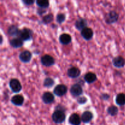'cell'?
Returning a JSON list of instances; mask_svg holds the SVG:
<instances>
[{
  "label": "cell",
  "mask_w": 125,
  "mask_h": 125,
  "mask_svg": "<svg viewBox=\"0 0 125 125\" xmlns=\"http://www.w3.org/2000/svg\"><path fill=\"white\" fill-rule=\"evenodd\" d=\"M32 58V54L28 50L23 51L20 54L19 59L23 63H28L31 61Z\"/></svg>",
  "instance_id": "cell-8"
},
{
  "label": "cell",
  "mask_w": 125,
  "mask_h": 125,
  "mask_svg": "<svg viewBox=\"0 0 125 125\" xmlns=\"http://www.w3.org/2000/svg\"><path fill=\"white\" fill-rule=\"evenodd\" d=\"M81 70L75 67H71L67 70V75L71 78H77L80 76Z\"/></svg>",
  "instance_id": "cell-9"
},
{
  "label": "cell",
  "mask_w": 125,
  "mask_h": 125,
  "mask_svg": "<svg viewBox=\"0 0 125 125\" xmlns=\"http://www.w3.org/2000/svg\"><path fill=\"white\" fill-rule=\"evenodd\" d=\"M9 43L12 47L14 48H18L23 45V41L19 37L13 38L9 42Z\"/></svg>",
  "instance_id": "cell-17"
},
{
  "label": "cell",
  "mask_w": 125,
  "mask_h": 125,
  "mask_svg": "<svg viewBox=\"0 0 125 125\" xmlns=\"http://www.w3.org/2000/svg\"><path fill=\"white\" fill-rule=\"evenodd\" d=\"M70 93L72 96L78 97L83 93V89L79 84H74L70 88Z\"/></svg>",
  "instance_id": "cell-5"
},
{
  "label": "cell",
  "mask_w": 125,
  "mask_h": 125,
  "mask_svg": "<svg viewBox=\"0 0 125 125\" xmlns=\"http://www.w3.org/2000/svg\"><path fill=\"white\" fill-rule=\"evenodd\" d=\"M112 63L116 68H122L125 65V59L122 56H117L113 59Z\"/></svg>",
  "instance_id": "cell-10"
},
{
  "label": "cell",
  "mask_w": 125,
  "mask_h": 125,
  "mask_svg": "<svg viewBox=\"0 0 125 125\" xmlns=\"http://www.w3.org/2000/svg\"><path fill=\"white\" fill-rule=\"evenodd\" d=\"M11 103L17 106H20L24 103V98L21 95H16L11 98Z\"/></svg>",
  "instance_id": "cell-14"
},
{
  "label": "cell",
  "mask_w": 125,
  "mask_h": 125,
  "mask_svg": "<svg viewBox=\"0 0 125 125\" xmlns=\"http://www.w3.org/2000/svg\"><path fill=\"white\" fill-rule=\"evenodd\" d=\"M81 122V118L77 114H72L68 118V122L72 125H80Z\"/></svg>",
  "instance_id": "cell-12"
},
{
  "label": "cell",
  "mask_w": 125,
  "mask_h": 125,
  "mask_svg": "<svg viewBox=\"0 0 125 125\" xmlns=\"http://www.w3.org/2000/svg\"><path fill=\"white\" fill-rule=\"evenodd\" d=\"M36 4L41 9L48 8L50 6V2L47 0H37Z\"/></svg>",
  "instance_id": "cell-22"
},
{
  "label": "cell",
  "mask_w": 125,
  "mask_h": 125,
  "mask_svg": "<svg viewBox=\"0 0 125 125\" xmlns=\"http://www.w3.org/2000/svg\"><path fill=\"white\" fill-rule=\"evenodd\" d=\"M109 95H107V94H103L101 95V98L104 100H107L109 98Z\"/></svg>",
  "instance_id": "cell-31"
},
{
  "label": "cell",
  "mask_w": 125,
  "mask_h": 125,
  "mask_svg": "<svg viewBox=\"0 0 125 125\" xmlns=\"http://www.w3.org/2000/svg\"><path fill=\"white\" fill-rule=\"evenodd\" d=\"M115 103L120 106H123L125 105V94L123 93L118 94L116 96Z\"/></svg>",
  "instance_id": "cell-21"
},
{
  "label": "cell",
  "mask_w": 125,
  "mask_h": 125,
  "mask_svg": "<svg viewBox=\"0 0 125 125\" xmlns=\"http://www.w3.org/2000/svg\"><path fill=\"white\" fill-rule=\"evenodd\" d=\"M20 30L18 29V27L15 25H11L9 27L8 30H7V33L10 36L15 37L18 36Z\"/></svg>",
  "instance_id": "cell-20"
},
{
  "label": "cell",
  "mask_w": 125,
  "mask_h": 125,
  "mask_svg": "<svg viewBox=\"0 0 125 125\" xmlns=\"http://www.w3.org/2000/svg\"><path fill=\"white\" fill-rule=\"evenodd\" d=\"M42 101L45 104H51L54 101V96L52 93L46 92L42 95Z\"/></svg>",
  "instance_id": "cell-11"
},
{
  "label": "cell",
  "mask_w": 125,
  "mask_h": 125,
  "mask_svg": "<svg viewBox=\"0 0 125 125\" xmlns=\"http://www.w3.org/2000/svg\"><path fill=\"white\" fill-rule=\"evenodd\" d=\"M119 15L116 11L112 10L109 12L105 17V20L107 24H112L118 21Z\"/></svg>",
  "instance_id": "cell-3"
},
{
  "label": "cell",
  "mask_w": 125,
  "mask_h": 125,
  "mask_svg": "<svg viewBox=\"0 0 125 125\" xmlns=\"http://www.w3.org/2000/svg\"><path fill=\"white\" fill-rule=\"evenodd\" d=\"M65 15L64 13H58V14L57 15V16H56V21H57V23H59V24H62V23L65 21Z\"/></svg>",
  "instance_id": "cell-26"
},
{
  "label": "cell",
  "mask_w": 125,
  "mask_h": 125,
  "mask_svg": "<svg viewBox=\"0 0 125 125\" xmlns=\"http://www.w3.org/2000/svg\"><path fill=\"white\" fill-rule=\"evenodd\" d=\"M55 110H60V111H63V112H65L66 109L63 106H62V105H61V104H59L56 106Z\"/></svg>",
  "instance_id": "cell-29"
},
{
  "label": "cell",
  "mask_w": 125,
  "mask_h": 125,
  "mask_svg": "<svg viewBox=\"0 0 125 125\" xmlns=\"http://www.w3.org/2000/svg\"><path fill=\"white\" fill-rule=\"evenodd\" d=\"M32 35L33 32L31 29L27 28H24L21 30H20L18 37L23 41H28L32 39Z\"/></svg>",
  "instance_id": "cell-2"
},
{
  "label": "cell",
  "mask_w": 125,
  "mask_h": 125,
  "mask_svg": "<svg viewBox=\"0 0 125 125\" xmlns=\"http://www.w3.org/2000/svg\"><path fill=\"white\" fill-rule=\"evenodd\" d=\"M66 118L65 112L60 110H55L52 114V120L55 123L60 124L65 121Z\"/></svg>",
  "instance_id": "cell-1"
},
{
  "label": "cell",
  "mask_w": 125,
  "mask_h": 125,
  "mask_svg": "<svg viewBox=\"0 0 125 125\" xmlns=\"http://www.w3.org/2000/svg\"><path fill=\"white\" fill-rule=\"evenodd\" d=\"M59 42L62 45H68L72 42V37L70 34L63 33L59 36Z\"/></svg>",
  "instance_id": "cell-15"
},
{
  "label": "cell",
  "mask_w": 125,
  "mask_h": 125,
  "mask_svg": "<svg viewBox=\"0 0 125 125\" xmlns=\"http://www.w3.org/2000/svg\"><path fill=\"white\" fill-rule=\"evenodd\" d=\"M53 20V15L52 13H49L46 15L44 16L42 18V23L46 24L51 23Z\"/></svg>",
  "instance_id": "cell-24"
},
{
  "label": "cell",
  "mask_w": 125,
  "mask_h": 125,
  "mask_svg": "<svg viewBox=\"0 0 125 125\" xmlns=\"http://www.w3.org/2000/svg\"><path fill=\"white\" fill-rule=\"evenodd\" d=\"M107 112L110 115L115 116L118 112V109L115 106H111L107 109Z\"/></svg>",
  "instance_id": "cell-23"
},
{
  "label": "cell",
  "mask_w": 125,
  "mask_h": 125,
  "mask_svg": "<svg viewBox=\"0 0 125 125\" xmlns=\"http://www.w3.org/2000/svg\"><path fill=\"white\" fill-rule=\"evenodd\" d=\"M9 86L12 91L14 93L20 92L22 89L21 84L17 79H11L9 81Z\"/></svg>",
  "instance_id": "cell-4"
},
{
  "label": "cell",
  "mask_w": 125,
  "mask_h": 125,
  "mask_svg": "<svg viewBox=\"0 0 125 125\" xmlns=\"http://www.w3.org/2000/svg\"><path fill=\"white\" fill-rule=\"evenodd\" d=\"M81 118L83 123H88L93 119L94 115L90 111H85L83 113Z\"/></svg>",
  "instance_id": "cell-16"
},
{
  "label": "cell",
  "mask_w": 125,
  "mask_h": 125,
  "mask_svg": "<svg viewBox=\"0 0 125 125\" xmlns=\"http://www.w3.org/2000/svg\"><path fill=\"white\" fill-rule=\"evenodd\" d=\"M87 101V99L85 96H81L77 99V102L79 104H85Z\"/></svg>",
  "instance_id": "cell-27"
},
{
  "label": "cell",
  "mask_w": 125,
  "mask_h": 125,
  "mask_svg": "<svg viewBox=\"0 0 125 125\" xmlns=\"http://www.w3.org/2000/svg\"><path fill=\"white\" fill-rule=\"evenodd\" d=\"M87 22L84 18H79L75 22V27L78 30L83 31V29L87 28Z\"/></svg>",
  "instance_id": "cell-18"
},
{
  "label": "cell",
  "mask_w": 125,
  "mask_h": 125,
  "mask_svg": "<svg viewBox=\"0 0 125 125\" xmlns=\"http://www.w3.org/2000/svg\"><path fill=\"white\" fill-rule=\"evenodd\" d=\"M45 12H46V10H45V9L40 8L37 10V13H39L40 15H43L44 13H45Z\"/></svg>",
  "instance_id": "cell-30"
},
{
  "label": "cell",
  "mask_w": 125,
  "mask_h": 125,
  "mask_svg": "<svg viewBox=\"0 0 125 125\" xmlns=\"http://www.w3.org/2000/svg\"><path fill=\"white\" fill-rule=\"evenodd\" d=\"M54 84V81L51 78H46L43 81V85L45 87H51Z\"/></svg>",
  "instance_id": "cell-25"
},
{
  "label": "cell",
  "mask_w": 125,
  "mask_h": 125,
  "mask_svg": "<svg viewBox=\"0 0 125 125\" xmlns=\"http://www.w3.org/2000/svg\"><path fill=\"white\" fill-rule=\"evenodd\" d=\"M81 34L82 37L84 38L85 40H89L93 37V35H94V32H93L92 29L90 28H85V29H83V31H81Z\"/></svg>",
  "instance_id": "cell-13"
},
{
  "label": "cell",
  "mask_w": 125,
  "mask_h": 125,
  "mask_svg": "<svg viewBox=\"0 0 125 125\" xmlns=\"http://www.w3.org/2000/svg\"><path fill=\"white\" fill-rule=\"evenodd\" d=\"M84 80L88 84H92L97 80V76L96 74L92 72H88L84 76Z\"/></svg>",
  "instance_id": "cell-19"
},
{
  "label": "cell",
  "mask_w": 125,
  "mask_h": 125,
  "mask_svg": "<svg viewBox=\"0 0 125 125\" xmlns=\"http://www.w3.org/2000/svg\"><path fill=\"white\" fill-rule=\"evenodd\" d=\"M67 87L63 84H59L56 85L54 89L53 92L56 95L58 96H62L65 95L67 92Z\"/></svg>",
  "instance_id": "cell-6"
},
{
  "label": "cell",
  "mask_w": 125,
  "mask_h": 125,
  "mask_svg": "<svg viewBox=\"0 0 125 125\" xmlns=\"http://www.w3.org/2000/svg\"><path fill=\"white\" fill-rule=\"evenodd\" d=\"M41 63H42L43 65L46 66V67H50L54 64L55 60L54 57H52L50 55L46 54L41 57Z\"/></svg>",
  "instance_id": "cell-7"
},
{
  "label": "cell",
  "mask_w": 125,
  "mask_h": 125,
  "mask_svg": "<svg viewBox=\"0 0 125 125\" xmlns=\"http://www.w3.org/2000/svg\"><path fill=\"white\" fill-rule=\"evenodd\" d=\"M22 2L26 6H31L34 3V1H33V0H23Z\"/></svg>",
  "instance_id": "cell-28"
}]
</instances>
